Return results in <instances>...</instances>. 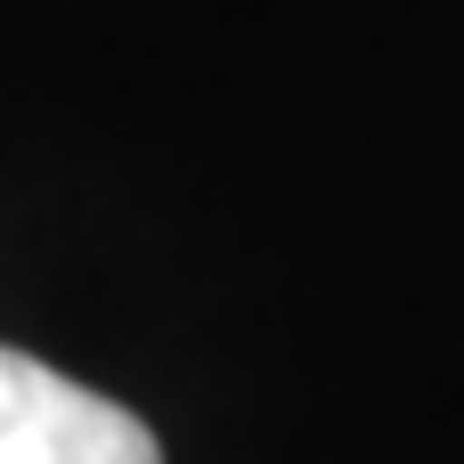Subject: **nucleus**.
I'll return each mask as SVG.
<instances>
[{
    "label": "nucleus",
    "instance_id": "1",
    "mask_svg": "<svg viewBox=\"0 0 464 464\" xmlns=\"http://www.w3.org/2000/svg\"><path fill=\"white\" fill-rule=\"evenodd\" d=\"M0 464H163V449L130 408L0 351Z\"/></svg>",
    "mask_w": 464,
    "mask_h": 464
}]
</instances>
